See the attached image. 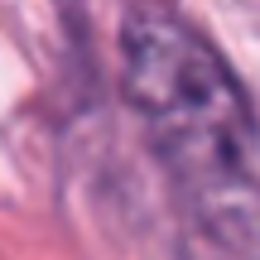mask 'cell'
<instances>
[{
  "label": "cell",
  "mask_w": 260,
  "mask_h": 260,
  "mask_svg": "<svg viewBox=\"0 0 260 260\" xmlns=\"http://www.w3.org/2000/svg\"><path fill=\"white\" fill-rule=\"evenodd\" d=\"M121 92L188 217L222 251L260 255V121L217 44L164 5L121 15Z\"/></svg>",
  "instance_id": "6da1fadb"
}]
</instances>
